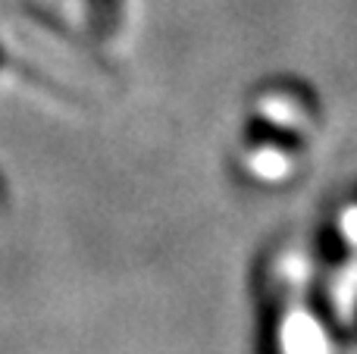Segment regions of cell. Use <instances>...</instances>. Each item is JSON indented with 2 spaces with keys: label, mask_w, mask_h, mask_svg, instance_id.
I'll return each mask as SVG.
<instances>
[{
  "label": "cell",
  "mask_w": 357,
  "mask_h": 354,
  "mask_svg": "<svg viewBox=\"0 0 357 354\" xmlns=\"http://www.w3.org/2000/svg\"><path fill=\"white\" fill-rule=\"evenodd\" d=\"M285 354H326V342H323L314 320H291Z\"/></svg>",
  "instance_id": "obj_1"
},
{
  "label": "cell",
  "mask_w": 357,
  "mask_h": 354,
  "mask_svg": "<svg viewBox=\"0 0 357 354\" xmlns=\"http://www.w3.org/2000/svg\"><path fill=\"white\" fill-rule=\"evenodd\" d=\"M285 169H289L285 157H282V154H276L273 148H266L264 154H260V160L254 163V173H257L260 179H282Z\"/></svg>",
  "instance_id": "obj_2"
}]
</instances>
